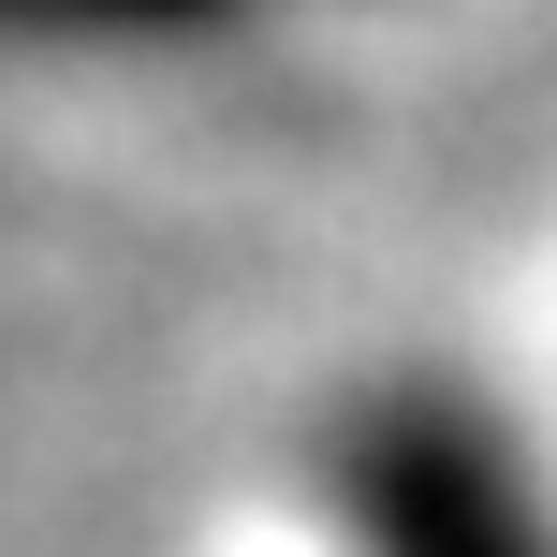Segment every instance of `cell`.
I'll return each mask as SVG.
<instances>
[{"mask_svg": "<svg viewBox=\"0 0 557 557\" xmlns=\"http://www.w3.org/2000/svg\"><path fill=\"white\" fill-rule=\"evenodd\" d=\"M250 0H0V45H133V29H221Z\"/></svg>", "mask_w": 557, "mask_h": 557, "instance_id": "1", "label": "cell"}]
</instances>
